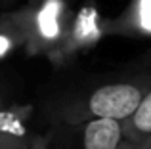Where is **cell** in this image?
Wrapping results in <instances>:
<instances>
[{
	"mask_svg": "<svg viewBox=\"0 0 151 149\" xmlns=\"http://www.w3.org/2000/svg\"><path fill=\"white\" fill-rule=\"evenodd\" d=\"M147 80H119L107 82L90 92H82L63 100L50 101V119L54 124L59 122H81L90 119H115L126 120L142 97L149 90Z\"/></svg>",
	"mask_w": 151,
	"mask_h": 149,
	"instance_id": "6da1fadb",
	"label": "cell"
},
{
	"mask_svg": "<svg viewBox=\"0 0 151 149\" xmlns=\"http://www.w3.org/2000/svg\"><path fill=\"white\" fill-rule=\"evenodd\" d=\"M42 149H124L122 122L115 119H90L52 124Z\"/></svg>",
	"mask_w": 151,
	"mask_h": 149,
	"instance_id": "7a4b0ae2",
	"label": "cell"
},
{
	"mask_svg": "<svg viewBox=\"0 0 151 149\" xmlns=\"http://www.w3.org/2000/svg\"><path fill=\"white\" fill-rule=\"evenodd\" d=\"M124 149H140L151 145V86L142 97L136 111L122 120Z\"/></svg>",
	"mask_w": 151,
	"mask_h": 149,
	"instance_id": "3957f363",
	"label": "cell"
},
{
	"mask_svg": "<svg viewBox=\"0 0 151 149\" xmlns=\"http://www.w3.org/2000/svg\"><path fill=\"white\" fill-rule=\"evenodd\" d=\"M113 33L147 37L151 34V0H132L115 21L109 23Z\"/></svg>",
	"mask_w": 151,
	"mask_h": 149,
	"instance_id": "277c9868",
	"label": "cell"
},
{
	"mask_svg": "<svg viewBox=\"0 0 151 149\" xmlns=\"http://www.w3.org/2000/svg\"><path fill=\"white\" fill-rule=\"evenodd\" d=\"M29 38V25H27L25 11L21 14H8L0 19V56L8 54L12 48L21 44Z\"/></svg>",
	"mask_w": 151,
	"mask_h": 149,
	"instance_id": "5b68a950",
	"label": "cell"
}]
</instances>
